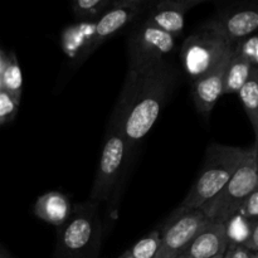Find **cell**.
<instances>
[{"mask_svg": "<svg viewBox=\"0 0 258 258\" xmlns=\"http://www.w3.org/2000/svg\"><path fill=\"white\" fill-rule=\"evenodd\" d=\"M239 98L242 101L244 111L248 116L252 123L254 134H256V141L258 140V67H253L251 70L246 83L242 86L238 92Z\"/></svg>", "mask_w": 258, "mask_h": 258, "instance_id": "17", "label": "cell"}, {"mask_svg": "<svg viewBox=\"0 0 258 258\" xmlns=\"http://www.w3.org/2000/svg\"><path fill=\"white\" fill-rule=\"evenodd\" d=\"M112 3L113 0H76L72 12L81 22H97Z\"/></svg>", "mask_w": 258, "mask_h": 258, "instance_id": "19", "label": "cell"}, {"mask_svg": "<svg viewBox=\"0 0 258 258\" xmlns=\"http://www.w3.org/2000/svg\"><path fill=\"white\" fill-rule=\"evenodd\" d=\"M236 50L253 67H258V34H253L236 44Z\"/></svg>", "mask_w": 258, "mask_h": 258, "instance_id": "23", "label": "cell"}, {"mask_svg": "<svg viewBox=\"0 0 258 258\" xmlns=\"http://www.w3.org/2000/svg\"><path fill=\"white\" fill-rule=\"evenodd\" d=\"M3 90V88H2V82H0V91H2Z\"/></svg>", "mask_w": 258, "mask_h": 258, "instance_id": "33", "label": "cell"}, {"mask_svg": "<svg viewBox=\"0 0 258 258\" xmlns=\"http://www.w3.org/2000/svg\"><path fill=\"white\" fill-rule=\"evenodd\" d=\"M176 80V70L168 62L145 73H127L122 87L115 123L127 140L135 145L155 125Z\"/></svg>", "mask_w": 258, "mask_h": 258, "instance_id": "1", "label": "cell"}, {"mask_svg": "<svg viewBox=\"0 0 258 258\" xmlns=\"http://www.w3.org/2000/svg\"><path fill=\"white\" fill-rule=\"evenodd\" d=\"M224 254H226V253H222V254H218V256H216V257H212V258H224Z\"/></svg>", "mask_w": 258, "mask_h": 258, "instance_id": "30", "label": "cell"}, {"mask_svg": "<svg viewBox=\"0 0 258 258\" xmlns=\"http://www.w3.org/2000/svg\"><path fill=\"white\" fill-rule=\"evenodd\" d=\"M0 258H14L3 246H0Z\"/></svg>", "mask_w": 258, "mask_h": 258, "instance_id": "28", "label": "cell"}, {"mask_svg": "<svg viewBox=\"0 0 258 258\" xmlns=\"http://www.w3.org/2000/svg\"><path fill=\"white\" fill-rule=\"evenodd\" d=\"M72 204L70 199L60 191H48L37 199L34 214L45 223L55 227H62L72 213Z\"/></svg>", "mask_w": 258, "mask_h": 258, "instance_id": "15", "label": "cell"}, {"mask_svg": "<svg viewBox=\"0 0 258 258\" xmlns=\"http://www.w3.org/2000/svg\"><path fill=\"white\" fill-rule=\"evenodd\" d=\"M224 258H228V256H227V252H226V254H224Z\"/></svg>", "mask_w": 258, "mask_h": 258, "instance_id": "34", "label": "cell"}, {"mask_svg": "<svg viewBox=\"0 0 258 258\" xmlns=\"http://www.w3.org/2000/svg\"><path fill=\"white\" fill-rule=\"evenodd\" d=\"M256 146H257V166H258V143L256 144Z\"/></svg>", "mask_w": 258, "mask_h": 258, "instance_id": "31", "label": "cell"}, {"mask_svg": "<svg viewBox=\"0 0 258 258\" xmlns=\"http://www.w3.org/2000/svg\"><path fill=\"white\" fill-rule=\"evenodd\" d=\"M236 44L227 37L218 20L204 23L184 40L181 64L191 81L198 80L234 52Z\"/></svg>", "mask_w": 258, "mask_h": 258, "instance_id": "3", "label": "cell"}, {"mask_svg": "<svg viewBox=\"0 0 258 258\" xmlns=\"http://www.w3.org/2000/svg\"><path fill=\"white\" fill-rule=\"evenodd\" d=\"M160 246V232L153 231L139 239L130 249V254L134 258H155Z\"/></svg>", "mask_w": 258, "mask_h": 258, "instance_id": "21", "label": "cell"}, {"mask_svg": "<svg viewBox=\"0 0 258 258\" xmlns=\"http://www.w3.org/2000/svg\"><path fill=\"white\" fill-rule=\"evenodd\" d=\"M257 143H258V140H257V141H256V144H257Z\"/></svg>", "mask_w": 258, "mask_h": 258, "instance_id": "35", "label": "cell"}, {"mask_svg": "<svg viewBox=\"0 0 258 258\" xmlns=\"http://www.w3.org/2000/svg\"><path fill=\"white\" fill-rule=\"evenodd\" d=\"M153 2L148 0H113L112 5L96 22L92 52L103 42L146 13Z\"/></svg>", "mask_w": 258, "mask_h": 258, "instance_id": "9", "label": "cell"}, {"mask_svg": "<svg viewBox=\"0 0 258 258\" xmlns=\"http://www.w3.org/2000/svg\"><path fill=\"white\" fill-rule=\"evenodd\" d=\"M248 150L249 148L211 144L207 149L206 160L198 179L179 207L199 209L212 201L231 180L237 169L243 163Z\"/></svg>", "mask_w": 258, "mask_h": 258, "instance_id": "2", "label": "cell"}, {"mask_svg": "<svg viewBox=\"0 0 258 258\" xmlns=\"http://www.w3.org/2000/svg\"><path fill=\"white\" fill-rule=\"evenodd\" d=\"M252 68H253V66L246 58L242 57L234 48V52L229 59L228 66H227L226 73H224L223 95L238 93L242 86L246 83Z\"/></svg>", "mask_w": 258, "mask_h": 258, "instance_id": "16", "label": "cell"}, {"mask_svg": "<svg viewBox=\"0 0 258 258\" xmlns=\"http://www.w3.org/2000/svg\"><path fill=\"white\" fill-rule=\"evenodd\" d=\"M226 232L227 238L229 244H244L249 233H251L252 222L247 221L239 214H234L233 217L226 222Z\"/></svg>", "mask_w": 258, "mask_h": 258, "instance_id": "20", "label": "cell"}, {"mask_svg": "<svg viewBox=\"0 0 258 258\" xmlns=\"http://www.w3.org/2000/svg\"><path fill=\"white\" fill-rule=\"evenodd\" d=\"M19 101L4 90L0 91V125L10 122L15 117L19 110Z\"/></svg>", "mask_w": 258, "mask_h": 258, "instance_id": "22", "label": "cell"}, {"mask_svg": "<svg viewBox=\"0 0 258 258\" xmlns=\"http://www.w3.org/2000/svg\"><path fill=\"white\" fill-rule=\"evenodd\" d=\"M117 258H134V257L131 256V254H130V252H128V249H127V251H125V252H123V253L121 254V256H118Z\"/></svg>", "mask_w": 258, "mask_h": 258, "instance_id": "29", "label": "cell"}, {"mask_svg": "<svg viewBox=\"0 0 258 258\" xmlns=\"http://www.w3.org/2000/svg\"><path fill=\"white\" fill-rule=\"evenodd\" d=\"M0 82L3 90L20 102L23 92V76L14 52H10L7 55V63L0 76Z\"/></svg>", "mask_w": 258, "mask_h": 258, "instance_id": "18", "label": "cell"}, {"mask_svg": "<svg viewBox=\"0 0 258 258\" xmlns=\"http://www.w3.org/2000/svg\"><path fill=\"white\" fill-rule=\"evenodd\" d=\"M237 214H239L241 217H243L247 221H257L258 219V189L254 190L246 201L243 202V204L241 206V208L238 209Z\"/></svg>", "mask_w": 258, "mask_h": 258, "instance_id": "24", "label": "cell"}, {"mask_svg": "<svg viewBox=\"0 0 258 258\" xmlns=\"http://www.w3.org/2000/svg\"><path fill=\"white\" fill-rule=\"evenodd\" d=\"M203 0H163L154 3L149 8L146 19L169 34L178 37L185 23V14L190 8L201 4Z\"/></svg>", "mask_w": 258, "mask_h": 258, "instance_id": "12", "label": "cell"}, {"mask_svg": "<svg viewBox=\"0 0 258 258\" xmlns=\"http://www.w3.org/2000/svg\"><path fill=\"white\" fill-rule=\"evenodd\" d=\"M93 202L73 209L68 221L59 227V244L63 251L77 257L88 248L96 231V209Z\"/></svg>", "mask_w": 258, "mask_h": 258, "instance_id": "8", "label": "cell"}, {"mask_svg": "<svg viewBox=\"0 0 258 258\" xmlns=\"http://www.w3.org/2000/svg\"><path fill=\"white\" fill-rule=\"evenodd\" d=\"M5 63H7V54L0 49V76H2L3 70L5 67Z\"/></svg>", "mask_w": 258, "mask_h": 258, "instance_id": "27", "label": "cell"}, {"mask_svg": "<svg viewBox=\"0 0 258 258\" xmlns=\"http://www.w3.org/2000/svg\"><path fill=\"white\" fill-rule=\"evenodd\" d=\"M96 22H78L62 32V48L73 60H82L92 53Z\"/></svg>", "mask_w": 258, "mask_h": 258, "instance_id": "14", "label": "cell"}, {"mask_svg": "<svg viewBox=\"0 0 258 258\" xmlns=\"http://www.w3.org/2000/svg\"><path fill=\"white\" fill-rule=\"evenodd\" d=\"M217 20L227 37L237 44L258 33V5L228 9L222 13Z\"/></svg>", "mask_w": 258, "mask_h": 258, "instance_id": "13", "label": "cell"}, {"mask_svg": "<svg viewBox=\"0 0 258 258\" xmlns=\"http://www.w3.org/2000/svg\"><path fill=\"white\" fill-rule=\"evenodd\" d=\"M209 219L199 209L178 208L160 229V246L155 258H176Z\"/></svg>", "mask_w": 258, "mask_h": 258, "instance_id": "7", "label": "cell"}, {"mask_svg": "<svg viewBox=\"0 0 258 258\" xmlns=\"http://www.w3.org/2000/svg\"><path fill=\"white\" fill-rule=\"evenodd\" d=\"M227 256L228 258H252L253 253L249 249H247L243 244H229L227 249Z\"/></svg>", "mask_w": 258, "mask_h": 258, "instance_id": "26", "label": "cell"}, {"mask_svg": "<svg viewBox=\"0 0 258 258\" xmlns=\"http://www.w3.org/2000/svg\"><path fill=\"white\" fill-rule=\"evenodd\" d=\"M243 246L247 249H249L252 253H258V219L252 222L251 233H249L248 238H247L246 243Z\"/></svg>", "mask_w": 258, "mask_h": 258, "instance_id": "25", "label": "cell"}, {"mask_svg": "<svg viewBox=\"0 0 258 258\" xmlns=\"http://www.w3.org/2000/svg\"><path fill=\"white\" fill-rule=\"evenodd\" d=\"M175 37L144 19L128 35L127 73H145L159 67L173 52Z\"/></svg>", "mask_w": 258, "mask_h": 258, "instance_id": "5", "label": "cell"}, {"mask_svg": "<svg viewBox=\"0 0 258 258\" xmlns=\"http://www.w3.org/2000/svg\"><path fill=\"white\" fill-rule=\"evenodd\" d=\"M252 258H258V253H253V256H252Z\"/></svg>", "mask_w": 258, "mask_h": 258, "instance_id": "32", "label": "cell"}, {"mask_svg": "<svg viewBox=\"0 0 258 258\" xmlns=\"http://www.w3.org/2000/svg\"><path fill=\"white\" fill-rule=\"evenodd\" d=\"M127 150L128 144L122 131L115 123H112L110 134H107L103 144L97 173L91 189L90 202L100 204L101 202L107 201L110 194L112 193L113 186L116 185Z\"/></svg>", "mask_w": 258, "mask_h": 258, "instance_id": "6", "label": "cell"}, {"mask_svg": "<svg viewBox=\"0 0 258 258\" xmlns=\"http://www.w3.org/2000/svg\"><path fill=\"white\" fill-rule=\"evenodd\" d=\"M228 246L226 224L211 221L176 258H212L226 253Z\"/></svg>", "mask_w": 258, "mask_h": 258, "instance_id": "11", "label": "cell"}, {"mask_svg": "<svg viewBox=\"0 0 258 258\" xmlns=\"http://www.w3.org/2000/svg\"><path fill=\"white\" fill-rule=\"evenodd\" d=\"M232 54L228 55L224 60H222L211 72L202 76L198 80L193 81L191 97H193L197 111L204 118L209 117L216 103L223 95L224 73H226L227 66H228Z\"/></svg>", "mask_w": 258, "mask_h": 258, "instance_id": "10", "label": "cell"}, {"mask_svg": "<svg viewBox=\"0 0 258 258\" xmlns=\"http://www.w3.org/2000/svg\"><path fill=\"white\" fill-rule=\"evenodd\" d=\"M257 189V146L254 144L249 148L243 163L237 169L227 185L201 209L209 221L226 223L231 217L237 214L243 202Z\"/></svg>", "mask_w": 258, "mask_h": 258, "instance_id": "4", "label": "cell"}]
</instances>
